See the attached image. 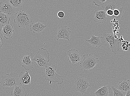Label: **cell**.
I'll list each match as a JSON object with an SVG mask.
<instances>
[{
	"instance_id": "obj_1",
	"label": "cell",
	"mask_w": 130,
	"mask_h": 96,
	"mask_svg": "<svg viewBox=\"0 0 130 96\" xmlns=\"http://www.w3.org/2000/svg\"><path fill=\"white\" fill-rule=\"evenodd\" d=\"M57 67L55 65H53L44 68L42 72L45 80L54 83H57L58 85L62 84L63 82V76L57 74L56 72Z\"/></svg>"
},
{
	"instance_id": "obj_2",
	"label": "cell",
	"mask_w": 130,
	"mask_h": 96,
	"mask_svg": "<svg viewBox=\"0 0 130 96\" xmlns=\"http://www.w3.org/2000/svg\"><path fill=\"white\" fill-rule=\"evenodd\" d=\"M1 82L2 87L4 89H10L20 84L18 74L12 72L2 76Z\"/></svg>"
},
{
	"instance_id": "obj_3",
	"label": "cell",
	"mask_w": 130,
	"mask_h": 96,
	"mask_svg": "<svg viewBox=\"0 0 130 96\" xmlns=\"http://www.w3.org/2000/svg\"><path fill=\"white\" fill-rule=\"evenodd\" d=\"M50 54L47 49L41 48L39 50L37 54L32 60L37 62L38 68H45L48 66L50 61Z\"/></svg>"
},
{
	"instance_id": "obj_4",
	"label": "cell",
	"mask_w": 130,
	"mask_h": 96,
	"mask_svg": "<svg viewBox=\"0 0 130 96\" xmlns=\"http://www.w3.org/2000/svg\"><path fill=\"white\" fill-rule=\"evenodd\" d=\"M14 23L20 28H28L32 22V19L25 10H20L15 14Z\"/></svg>"
},
{
	"instance_id": "obj_5",
	"label": "cell",
	"mask_w": 130,
	"mask_h": 96,
	"mask_svg": "<svg viewBox=\"0 0 130 96\" xmlns=\"http://www.w3.org/2000/svg\"><path fill=\"white\" fill-rule=\"evenodd\" d=\"M83 60L80 63L81 71L88 70L92 71L95 69V66L99 62L98 59L91 54L83 55Z\"/></svg>"
},
{
	"instance_id": "obj_6",
	"label": "cell",
	"mask_w": 130,
	"mask_h": 96,
	"mask_svg": "<svg viewBox=\"0 0 130 96\" xmlns=\"http://www.w3.org/2000/svg\"><path fill=\"white\" fill-rule=\"evenodd\" d=\"M102 35L106 42L110 44L112 51L116 54L119 50L120 40L116 38L112 33L108 34L106 32H104Z\"/></svg>"
},
{
	"instance_id": "obj_7",
	"label": "cell",
	"mask_w": 130,
	"mask_h": 96,
	"mask_svg": "<svg viewBox=\"0 0 130 96\" xmlns=\"http://www.w3.org/2000/svg\"><path fill=\"white\" fill-rule=\"evenodd\" d=\"M74 86L75 91L84 94L87 93V89L91 85L87 79L82 76H77L74 82Z\"/></svg>"
},
{
	"instance_id": "obj_8",
	"label": "cell",
	"mask_w": 130,
	"mask_h": 96,
	"mask_svg": "<svg viewBox=\"0 0 130 96\" xmlns=\"http://www.w3.org/2000/svg\"><path fill=\"white\" fill-rule=\"evenodd\" d=\"M68 60L72 63V66H74L77 63L80 62L82 59V55L78 51L75 49L69 50L67 52Z\"/></svg>"
},
{
	"instance_id": "obj_9",
	"label": "cell",
	"mask_w": 130,
	"mask_h": 96,
	"mask_svg": "<svg viewBox=\"0 0 130 96\" xmlns=\"http://www.w3.org/2000/svg\"><path fill=\"white\" fill-rule=\"evenodd\" d=\"M71 33L70 28L67 27V26L63 25L60 26L57 33V40L59 39H64L70 41Z\"/></svg>"
},
{
	"instance_id": "obj_10",
	"label": "cell",
	"mask_w": 130,
	"mask_h": 96,
	"mask_svg": "<svg viewBox=\"0 0 130 96\" xmlns=\"http://www.w3.org/2000/svg\"><path fill=\"white\" fill-rule=\"evenodd\" d=\"M1 13H5L9 16H13L15 13V8L7 1L0 2Z\"/></svg>"
},
{
	"instance_id": "obj_11",
	"label": "cell",
	"mask_w": 130,
	"mask_h": 96,
	"mask_svg": "<svg viewBox=\"0 0 130 96\" xmlns=\"http://www.w3.org/2000/svg\"><path fill=\"white\" fill-rule=\"evenodd\" d=\"M31 56L23 53L20 55L19 57L22 62V67L26 70H31L34 68V62L30 59Z\"/></svg>"
},
{
	"instance_id": "obj_12",
	"label": "cell",
	"mask_w": 130,
	"mask_h": 96,
	"mask_svg": "<svg viewBox=\"0 0 130 96\" xmlns=\"http://www.w3.org/2000/svg\"><path fill=\"white\" fill-rule=\"evenodd\" d=\"M86 41L93 47H100L106 42L102 36L97 37L93 35H91L90 40H86Z\"/></svg>"
},
{
	"instance_id": "obj_13",
	"label": "cell",
	"mask_w": 130,
	"mask_h": 96,
	"mask_svg": "<svg viewBox=\"0 0 130 96\" xmlns=\"http://www.w3.org/2000/svg\"><path fill=\"white\" fill-rule=\"evenodd\" d=\"M95 14L94 22L103 23H105L108 20L107 15L104 11H98L96 10L94 12Z\"/></svg>"
},
{
	"instance_id": "obj_14",
	"label": "cell",
	"mask_w": 130,
	"mask_h": 96,
	"mask_svg": "<svg viewBox=\"0 0 130 96\" xmlns=\"http://www.w3.org/2000/svg\"><path fill=\"white\" fill-rule=\"evenodd\" d=\"M14 32L13 25L10 24L3 27L2 35L4 36L5 39L9 40L12 38Z\"/></svg>"
},
{
	"instance_id": "obj_15",
	"label": "cell",
	"mask_w": 130,
	"mask_h": 96,
	"mask_svg": "<svg viewBox=\"0 0 130 96\" xmlns=\"http://www.w3.org/2000/svg\"><path fill=\"white\" fill-rule=\"evenodd\" d=\"M20 84L22 85H30L31 81V77L29 74V72H22L19 76Z\"/></svg>"
},
{
	"instance_id": "obj_16",
	"label": "cell",
	"mask_w": 130,
	"mask_h": 96,
	"mask_svg": "<svg viewBox=\"0 0 130 96\" xmlns=\"http://www.w3.org/2000/svg\"><path fill=\"white\" fill-rule=\"evenodd\" d=\"M11 91L12 96H27V91L25 88L19 84L14 87Z\"/></svg>"
},
{
	"instance_id": "obj_17",
	"label": "cell",
	"mask_w": 130,
	"mask_h": 96,
	"mask_svg": "<svg viewBox=\"0 0 130 96\" xmlns=\"http://www.w3.org/2000/svg\"><path fill=\"white\" fill-rule=\"evenodd\" d=\"M124 9L123 7H117L113 10V15L111 18L115 19L119 22L124 20L123 14Z\"/></svg>"
},
{
	"instance_id": "obj_18",
	"label": "cell",
	"mask_w": 130,
	"mask_h": 96,
	"mask_svg": "<svg viewBox=\"0 0 130 96\" xmlns=\"http://www.w3.org/2000/svg\"><path fill=\"white\" fill-rule=\"evenodd\" d=\"M111 88L108 86L99 87V89L93 94L94 96H108L110 92Z\"/></svg>"
},
{
	"instance_id": "obj_19",
	"label": "cell",
	"mask_w": 130,
	"mask_h": 96,
	"mask_svg": "<svg viewBox=\"0 0 130 96\" xmlns=\"http://www.w3.org/2000/svg\"><path fill=\"white\" fill-rule=\"evenodd\" d=\"M47 27L44 24L40 22L33 23L30 25V28L31 31L34 33H39L43 31Z\"/></svg>"
},
{
	"instance_id": "obj_20",
	"label": "cell",
	"mask_w": 130,
	"mask_h": 96,
	"mask_svg": "<svg viewBox=\"0 0 130 96\" xmlns=\"http://www.w3.org/2000/svg\"><path fill=\"white\" fill-rule=\"evenodd\" d=\"M118 89L123 91L127 92L130 90V80H125L120 82L117 85Z\"/></svg>"
},
{
	"instance_id": "obj_21",
	"label": "cell",
	"mask_w": 130,
	"mask_h": 96,
	"mask_svg": "<svg viewBox=\"0 0 130 96\" xmlns=\"http://www.w3.org/2000/svg\"><path fill=\"white\" fill-rule=\"evenodd\" d=\"M102 7L105 12L109 10H114L117 7L115 2L111 1L105 2Z\"/></svg>"
},
{
	"instance_id": "obj_22",
	"label": "cell",
	"mask_w": 130,
	"mask_h": 96,
	"mask_svg": "<svg viewBox=\"0 0 130 96\" xmlns=\"http://www.w3.org/2000/svg\"><path fill=\"white\" fill-rule=\"evenodd\" d=\"M0 14H1L0 23L2 25V26L10 24V18L8 15L2 13H1Z\"/></svg>"
},
{
	"instance_id": "obj_23",
	"label": "cell",
	"mask_w": 130,
	"mask_h": 96,
	"mask_svg": "<svg viewBox=\"0 0 130 96\" xmlns=\"http://www.w3.org/2000/svg\"><path fill=\"white\" fill-rule=\"evenodd\" d=\"M7 1L15 8L23 7V5L25 1L24 0H11Z\"/></svg>"
},
{
	"instance_id": "obj_24",
	"label": "cell",
	"mask_w": 130,
	"mask_h": 96,
	"mask_svg": "<svg viewBox=\"0 0 130 96\" xmlns=\"http://www.w3.org/2000/svg\"><path fill=\"white\" fill-rule=\"evenodd\" d=\"M111 88L113 91V96H125L123 91L116 88L114 86H112Z\"/></svg>"
},
{
	"instance_id": "obj_25",
	"label": "cell",
	"mask_w": 130,
	"mask_h": 96,
	"mask_svg": "<svg viewBox=\"0 0 130 96\" xmlns=\"http://www.w3.org/2000/svg\"><path fill=\"white\" fill-rule=\"evenodd\" d=\"M107 1V0H94L93 3L95 5L99 7L101 6H102Z\"/></svg>"
},
{
	"instance_id": "obj_26",
	"label": "cell",
	"mask_w": 130,
	"mask_h": 96,
	"mask_svg": "<svg viewBox=\"0 0 130 96\" xmlns=\"http://www.w3.org/2000/svg\"><path fill=\"white\" fill-rule=\"evenodd\" d=\"M64 16L65 13L64 12L62 11H60L57 13V16L60 18H63Z\"/></svg>"
},
{
	"instance_id": "obj_27",
	"label": "cell",
	"mask_w": 130,
	"mask_h": 96,
	"mask_svg": "<svg viewBox=\"0 0 130 96\" xmlns=\"http://www.w3.org/2000/svg\"><path fill=\"white\" fill-rule=\"evenodd\" d=\"M0 41H1V44H0V47H1V49L2 47L4 44V42L3 40V38L1 36V40H0Z\"/></svg>"
},
{
	"instance_id": "obj_28",
	"label": "cell",
	"mask_w": 130,
	"mask_h": 96,
	"mask_svg": "<svg viewBox=\"0 0 130 96\" xmlns=\"http://www.w3.org/2000/svg\"><path fill=\"white\" fill-rule=\"evenodd\" d=\"M125 96H130V91H128L126 93Z\"/></svg>"
},
{
	"instance_id": "obj_29",
	"label": "cell",
	"mask_w": 130,
	"mask_h": 96,
	"mask_svg": "<svg viewBox=\"0 0 130 96\" xmlns=\"http://www.w3.org/2000/svg\"><path fill=\"white\" fill-rule=\"evenodd\" d=\"M52 82L50 81V85L51 84V83H52Z\"/></svg>"
},
{
	"instance_id": "obj_30",
	"label": "cell",
	"mask_w": 130,
	"mask_h": 96,
	"mask_svg": "<svg viewBox=\"0 0 130 96\" xmlns=\"http://www.w3.org/2000/svg\"><path fill=\"white\" fill-rule=\"evenodd\" d=\"M12 96L11 95V96Z\"/></svg>"
},
{
	"instance_id": "obj_31",
	"label": "cell",
	"mask_w": 130,
	"mask_h": 96,
	"mask_svg": "<svg viewBox=\"0 0 130 96\" xmlns=\"http://www.w3.org/2000/svg\"></svg>"
}]
</instances>
